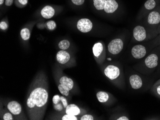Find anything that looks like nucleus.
Returning a JSON list of instances; mask_svg holds the SVG:
<instances>
[{"label":"nucleus","mask_w":160,"mask_h":120,"mask_svg":"<svg viewBox=\"0 0 160 120\" xmlns=\"http://www.w3.org/2000/svg\"><path fill=\"white\" fill-rule=\"evenodd\" d=\"M48 88L47 76L40 71L30 84L26 98V109L30 120L44 119L48 103Z\"/></svg>","instance_id":"1"},{"label":"nucleus","mask_w":160,"mask_h":120,"mask_svg":"<svg viewBox=\"0 0 160 120\" xmlns=\"http://www.w3.org/2000/svg\"><path fill=\"white\" fill-rule=\"evenodd\" d=\"M55 78L60 93L64 96L69 97L70 91L73 90L75 87L73 79L62 72H57Z\"/></svg>","instance_id":"2"},{"label":"nucleus","mask_w":160,"mask_h":120,"mask_svg":"<svg viewBox=\"0 0 160 120\" xmlns=\"http://www.w3.org/2000/svg\"><path fill=\"white\" fill-rule=\"evenodd\" d=\"M103 73L109 80L114 84H118L122 80L123 74L119 66L115 64H109L103 70Z\"/></svg>","instance_id":"3"},{"label":"nucleus","mask_w":160,"mask_h":120,"mask_svg":"<svg viewBox=\"0 0 160 120\" xmlns=\"http://www.w3.org/2000/svg\"><path fill=\"white\" fill-rule=\"evenodd\" d=\"M5 107L12 114L14 120H27L21 105L17 101H9Z\"/></svg>","instance_id":"4"},{"label":"nucleus","mask_w":160,"mask_h":120,"mask_svg":"<svg viewBox=\"0 0 160 120\" xmlns=\"http://www.w3.org/2000/svg\"><path fill=\"white\" fill-rule=\"evenodd\" d=\"M92 53L94 60L98 65L103 64L106 59V51L103 42H98L92 47Z\"/></svg>","instance_id":"5"},{"label":"nucleus","mask_w":160,"mask_h":120,"mask_svg":"<svg viewBox=\"0 0 160 120\" xmlns=\"http://www.w3.org/2000/svg\"><path fill=\"white\" fill-rule=\"evenodd\" d=\"M56 60L60 65L66 67H71L75 65V62L72 61V58L68 52L65 50L59 51L56 55Z\"/></svg>","instance_id":"6"},{"label":"nucleus","mask_w":160,"mask_h":120,"mask_svg":"<svg viewBox=\"0 0 160 120\" xmlns=\"http://www.w3.org/2000/svg\"><path fill=\"white\" fill-rule=\"evenodd\" d=\"M52 101L53 107L56 111L60 113H65V109L68 105V102L64 96L55 95L53 97Z\"/></svg>","instance_id":"7"},{"label":"nucleus","mask_w":160,"mask_h":120,"mask_svg":"<svg viewBox=\"0 0 160 120\" xmlns=\"http://www.w3.org/2000/svg\"><path fill=\"white\" fill-rule=\"evenodd\" d=\"M124 47V42L120 38H115L111 40L108 46V51L113 55L119 54Z\"/></svg>","instance_id":"8"},{"label":"nucleus","mask_w":160,"mask_h":120,"mask_svg":"<svg viewBox=\"0 0 160 120\" xmlns=\"http://www.w3.org/2000/svg\"><path fill=\"white\" fill-rule=\"evenodd\" d=\"M76 26L80 32L87 33L91 31L93 25L91 21L89 19L82 18L78 20Z\"/></svg>","instance_id":"9"},{"label":"nucleus","mask_w":160,"mask_h":120,"mask_svg":"<svg viewBox=\"0 0 160 120\" xmlns=\"http://www.w3.org/2000/svg\"><path fill=\"white\" fill-rule=\"evenodd\" d=\"M65 113L70 115L81 116L86 114L87 112L84 109H82L75 104H70L66 107Z\"/></svg>","instance_id":"10"},{"label":"nucleus","mask_w":160,"mask_h":120,"mask_svg":"<svg viewBox=\"0 0 160 120\" xmlns=\"http://www.w3.org/2000/svg\"><path fill=\"white\" fill-rule=\"evenodd\" d=\"M132 55L134 59L140 60L146 55L147 50L145 46L142 45H137L133 46L131 50Z\"/></svg>","instance_id":"11"},{"label":"nucleus","mask_w":160,"mask_h":120,"mask_svg":"<svg viewBox=\"0 0 160 120\" xmlns=\"http://www.w3.org/2000/svg\"><path fill=\"white\" fill-rule=\"evenodd\" d=\"M133 35L134 39L138 42L143 41L147 37L146 29L143 26H141L135 27L133 30Z\"/></svg>","instance_id":"12"},{"label":"nucleus","mask_w":160,"mask_h":120,"mask_svg":"<svg viewBox=\"0 0 160 120\" xmlns=\"http://www.w3.org/2000/svg\"><path fill=\"white\" fill-rule=\"evenodd\" d=\"M129 84L134 89H139L143 85L142 78L137 74H133L129 78Z\"/></svg>","instance_id":"13"},{"label":"nucleus","mask_w":160,"mask_h":120,"mask_svg":"<svg viewBox=\"0 0 160 120\" xmlns=\"http://www.w3.org/2000/svg\"><path fill=\"white\" fill-rule=\"evenodd\" d=\"M159 58L157 55L151 54L145 60V65L149 69H154L158 65Z\"/></svg>","instance_id":"14"},{"label":"nucleus","mask_w":160,"mask_h":120,"mask_svg":"<svg viewBox=\"0 0 160 120\" xmlns=\"http://www.w3.org/2000/svg\"><path fill=\"white\" fill-rule=\"evenodd\" d=\"M118 3L116 0H107L104 11L107 13H113L117 10Z\"/></svg>","instance_id":"15"},{"label":"nucleus","mask_w":160,"mask_h":120,"mask_svg":"<svg viewBox=\"0 0 160 120\" xmlns=\"http://www.w3.org/2000/svg\"><path fill=\"white\" fill-rule=\"evenodd\" d=\"M147 22L149 25H158L160 23V13L156 11L151 12L147 17Z\"/></svg>","instance_id":"16"},{"label":"nucleus","mask_w":160,"mask_h":120,"mask_svg":"<svg viewBox=\"0 0 160 120\" xmlns=\"http://www.w3.org/2000/svg\"><path fill=\"white\" fill-rule=\"evenodd\" d=\"M111 94L105 91H99L96 94L97 99L101 103H107L111 100Z\"/></svg>","instance_id":"17"},{"label":"nucleus","mask_w":160,"mask_h":120,"mask_svg":"<svg viewBox=\"0 0 160 120\" xmlns=\"http://www.w3.org/2000/svg\"><path fill=\"white\" fill-rule=\"evenodd\" d=\"M40 13L44 18L49 19L54 17L55 11L52 7L50 5H47L41 10Z\"/></svg>","instance_id":"18"},{"label":"nucleus","mask_w":160,"mask_h":120,"mask_svg":"<svg viewBox=\"0 0 160 120\" xmlns=\"http://www.w3.org/2000/svg\"><path fill=\"white\" fill-rule=\"evenodd\" d=\"M1 120H13L14 117L9 111L6 108H3L1 110Z\"/></svg>","instance_id":"19"},{"label":"nucleus","mask_w":160,"mask_h":120,"mask_svg":"<svg viewBox=\"0 0 160 120\" xmlns=\"http://www.w3.org/2000/svg\"><path fill=\"white\" fill-rule=\"evenodd\" d=\"M107 0H93V5L96 9L98 11L104 10Z\"/></svg>","instance_id":"20"},{"label":"nucleus","mask_w":160,"mask_h":120,"mask_svg":"<svg viewBox=\"0 0 160 120\" xmlns=\"http://www.w3.org/2000/svg\"><path fill=\"white\" fill-rule=\"evenodd\" d=\"M20 36L22 39L23 40H25V41L29 40L31 36L30 30L28 28H24L21 30Z\"/></svg>","instance_id":"21"},{"label":"nucleus","mask_w":160,"mask_h":120,"mask_svg":"<svg viewBox=\"0 0 160 120\" xmlns=\"http://www.w3.org/2000/svg\"><path fill=\"white\" fill-rule=\"evenodd\" d=\"M70 46V43L68 40L64 39V40H62L59 42L58 44L60 49L62 50H66L69 48Z\"/></svg>","instance_id":"22"},{"label":"nucleus","mask_w":160,"mask_h":120,"mask_svg":"<svg viewBox=\"0 0 160 120\" xmlns=\"http://www.w3.org/2000/svg\"><path fill=\"white\" fill-rule=\"evenodd\" d=\"M156 3L155 0H147L146 2H145V8L148 10H152L156 6Z\"/></svg>","instance_id":"23"},{"label":"nucleus","mask_w":160,"mask_h":120,"mask_svg":"<svg viewBox=\"0 0 160 120\" xmlns=\"http://www.w3.org/2000/svg\"><path fill=\"white\" fill-rule=\"evenodd\" d=\"M152 90L155 95L160 98V82L157 81L152 88Z\"/></svg>","instance_id":"24"},{"label":"nucleus","mask_w":160,"mask_h":120,"mask_svg":"<svg viewBox=\"0 0 160 120\" xmlns=\"http://www.w3.org/2000/svg\"><path fill=\"white\" fill-rule=\"evenodd\" d=\"M80 118V117H79ZM79 118L78 116L74 115H70V114H64L62 117L61 118V120H79Z\"/></svg>","instance_id":"25"},{"label":"nucleus","mask_w":160,"mask_h":120,"mask_svg":"<svg viewBox=\"0 0 160 120\" xmlns=\"http://www.w3.org/2000/svg\"><path fill=\"white\" fill-rule=\"evenodd\" d=\"M47 26L50 30H53L56 28V23L54 21H49L47 23Z\"/></svg>","instance_id":"26"},{"label":"nucleus","mask_w":160,"mask_h":120,"mask_svg":"<svg viewBox=\"0 0 160 120\" xmlns=\"http://www.w3.org/2000/svg\"><path fill=\"white\" fill-rule=\"evenodd\" d=\"M79 120H94V118L91 114H84L83 115L81 116L79 118Z\"/></svg>","instance_id":"27"},{"label":"nucleus","mask_w":160,"mask_h":120,"mask_svg":"<svg viewBox=\"0 0 160 120\" xmlns=\"http://www.w3.org/2000/svg\"><path fill=\"white\" fill-rule=\"evenodd\" d=\"M8 25L6 22L3 21L1 22V23H0V29L3 30V31H5V30L8 29Z\"/></svg>","instance_id":"28"},{"label":"nucleus","mask_w":160,"mask_h":120,"mask_svg":"<svg viewBox=\"0 0 160 120\" xmlns=\"http://www.w3.org/2000/svg\"><path fill=\"white\" fill-rule=\"evenodd\" d=\"M85 0H72V2L73 4L76 5H81L83 4Z\"/></svg>","instance_id":"29"},{"label":"nucleus","mask_w":160,"mask_h":120,"mask_svg":"<svg viewBox=\"0 0 160 120\" xmlns=\"http://www.w3.org/2000/svg\"><path fill=\"white\" fill-rule=\"evenodd\" d=\"M13 0H5V5L7 6H10L12 5Z\"/></svg>","instance_id":"30"},{"label":"nucleus","mask_w":160,"mask_h":120,"mask_svg":"<svg viewBox=\"0 0 160 120\" xmlns=\"http://www.w3.org/2000/svg\"><path fill=\"white\" fill-rule=\"evenodd\" d=\"M117 120H129V118L127 117L126 116H124V115H123V116H120V117H118V118H117L116 119Z\"/></svg>","instance_id":"31"},{"label":"nucleus","mask_w":160,"mask_h":120,"mask_svg":"<svg viewBox=\"0 0 160 120\" xmlns=\"http://www.w3.org/2000/svg\"><path fill=\"white\" fill-rule=\"evenodd\" d=\"M18 1L22 5H27L28 2V0H18Z\"/></svg>","instance_id":"32"},{"label":"nucleus","mask_w":160,"mask_h":120,"mask_svg":"<svg viewBox=\"0 0 160 120\" xmlns=\"http://www.w3.org/2000/svg\"><path fill=\"white\" fill-rule=\"evenodd\" d=\"M3 2H4V0H0V4L2 5L3 4Z\"/></svg>","instance_id":"33"},{"label":"nucleus","mask_w":160,"mask_h":120,"mask_svg":"<svg viewBox=\"0 0 160 120\" xmlns=\"http://www.w3.org/2000/svg\"><path fill=\"white\" fill-rule=\"evenodd\" d=\"M157 81H158V82H160V79H159V80H158Z\"/></svg>","instance_id":"34"}]
</instances>
